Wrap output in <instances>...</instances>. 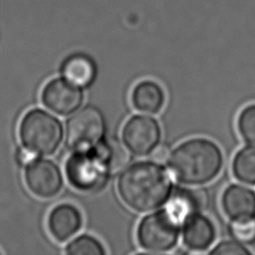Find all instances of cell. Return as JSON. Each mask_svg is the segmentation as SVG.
Wrapping results in <instances>:
<instances>
[{"mask_svg": "<svg viewBox=\"0 0 255 255\" xmlns=\"http://www.w3.org/2000/svg\"><path fill=\"white\" fill-rule=\"evenodd\" d=\"M203 205L201 190L179 187L171 192L165 202V208L182 224L198 213Z\"/></svg>", "mask_w": 255, "mask_h": 255, "instance_id": "cell-14", "label": "cell"}, {"mask_svg": "<svg viewBox=\"0 0 255 255\" xmlns=\"http://www.w3.org/2000/svg\"><path fill=\"white\" fill-rule=\"evenodd\" d=\"M237 128L241 137L248 143H255V104L247 106L239 114Z\"/></svg>", "mask_w": 255, "mask_h": 255, "instance_id": "cell-18", "label": "cell"}, {"mask_svg": "<svg viewBox=\"0 0 255 255\" xmlns=\"http://www.w3.org/2000/svg\"><path fill=\"white\" fill-rule=\"evenodd\" d=\"M84 101L82 88L64 78H55L48 82L42 91V102L52 112L68 116L75 113Z\"/></svg>", "mask_w": 255, "mask_h": 255, "instance_id": "cell-9", "label": "cell"}, {"mask_svg": "<svg viewBox=\"0 0 255 255\" xmlns=\"http://www.w3.org/2000/svg\"><path fill=\"white\" fill-rule=\"evenodd\" d=\"M118 192L128 207L147 212L166 202L172 192V181L159 162L142 160L123 169L118 179Z\"/></svg>", "mask_w": 255, "mask_h": 255, "instance_id": "cell-1", "label": "cell"}, {"mask_svg": "<svg viewBox=\"0 0 255 255\" xmlns=\"http://www.w3.org/2000/svg\"><path fill=\"white\" fill-rule=\"evenodd\" d=\"M34 158H36V155L29 151L27 148L21 145V147L16 152V159L17 162L23 166H26L29 162H31Z\"/></svg>", "mask_w": 255, "mask_h": 255, "instance_id": "cell-22", "label": "cell"}, {"mask_svg": "<svg viewBox=\"0 0 255 255\" xmlns=\"http://www.w3.org/2000/svg\"><path fill=\"white\" fill-rule=\"evenodd\" d=\"M113 174L108 140L90 148L74 150L66 162L69 183L82 192L102 190Z\"/></svg>", "mask_w": 255, "mask_h": 255, "instance_id": "cell-3", "label": "cell"}, {"mask_svg": "<svg viewBox=\"0 0 255 255\" xmlns=\"http://www.w3.org/2000/svg\"><path fill=\"white\" fill-rule=\"evenodd\" d=\"M105 117L95 106L80 109L66 124V143L73 150L95 146L105 139Z\"/></svg>", "mask_w": 255, "mask_h": 255, "instance_id": "cell-6", "label": "cell"}, {"mask_svg": "<svg viewBox=\"0 0 255 255\" xmlns=\"http://www.w3.org/2000/svg\"><path fill=\"white\" fill-rule=\"evenodd\" d=\"M183 224L164 207L144 216L137 227V241L148 252L161 253L172 249Z\"/></svg>", "mask_w": 255, "mask_h": 255, "instance_id": "cell-5", "label": "cell"}, {"mask_svg": "<svg viewBox=\"0 0 255 255\" xmlns=\"http://www.w3.org/2000/svg\"><path fill=\"white\" fill-rule=\"evenodd\" d=\"M65 252L69 255H104L106 253L102 243L89 234L74 238L66 246Z\"/></svg>", "mask_w": 255, "mask_h": 255, "instance_id": "cell-17", "label": "cell"}, {"mask_svg": "<svg viewBox=\"0 0 255 255\" xmlns=\"http://www.w3.org/2000/svg\"><path fill=\"white\" fill-rule=\"evenodd\" d=\"M221 204L231 220L255 217V192L244 185L227 186L223 191Z\"/></svg>", "mask_w": 255, "mask_h": 255, "instance_id": "cell-11", "label": "cell"}, {"mask_svg": "<svg viewBox=\"0 0 255 255\" xmlns=\"http://www.w3.org/2000/svg\"><path fill=\"white\" fill-rule=\"evenodd\" d=\"M230 232L233 238L241 243H252L255 241V217L232 220Z\"/></svg>", "mask_w": 255, "mask_h": 255, "instance_id": "cell-19", "label": "cell"}, {"mask_svg": "<svg viewBox=\"0 0 255 255\" xmlns=\"http://www.w3.org/2000/svg\"><path fill=\"white\" fill-rule=\"evenodd\" d=\"M234 176L241 182L255 185V146L242 147L235 154L232 162Z\"/></svg>", "mask_w": 255, "mask_h": 255, "instance_id": "cell-16", "label": "cell"}, {"mask_svg": "<svg viewBox=\"0 0 255 255\" xmlns=\"http://www.w3.org/2000/svg\"><path fill=\"white\" fill-rule=\"evenodd\" d=\"M223 155L212 140L195 137L187 139L170 151L167 165L176 180L188 185L204 184L221 170Z\"/></svg>", "mask_w": 255, "mask_h": 255, "instance_id": "cell-2", "label": "cell"}, {"mask_svg": "<svg viewBox=\"0 0 255 255\" xmlns=\"http://www.w3.org/2000/svg\"><path fill=\"white\" fill-rule=\"evenodd\" d=\"M158 122L149 116L136 115L125 124L122 136L127 148L133 154L144 156L152 152L160 140Z\"/></svg>", "mask_w": 255, "mask_h": 255, "instance_id": "cell-7", "label": "cell"}, {"mask_svg": "<svg viewBox=\"0 0 255 255\" xmlns=\"http://www.w3.org/2000/svg\"><path fill=\"white\" fill-rule=\"evenodd\" d=\"M64 79L82 89L91 86L97 77L95 61L88 55L77 53L68 57L61 66Z\"/></svg>", "mask_w": 255, "mask_h": 255, "instance_id": "cell-13", "label": "cell"}, {"mask_svg": "<svg viewBox=\"0 0 255 255\" xmlns=\"http://www.w3.org/2000/svg\"><path fill=\"white\" fill-rule=\"evenodd\" d=\"M24 179L29 190L38 197L51 198L63 187L59 166L46 158H34L25 166Z\"/></svg>", "mask_w": 255, "mask_h": 255, "instance_id": "cell-8", "label": "cell"}, {"mask_svg": "<svg viewBox=\"0 0 255 255\" xmlns=\"http://www.w3.org/2000/svg\"><path fill=\"white\" fill-rule=\"evenodd\" d=\"M215 237L214 224L208 217L200 213H195L183 224V244L192 251L206 250L212 245Z\"/></svg>", "mask_w": 255, "mask_h": 255, "instance_id": "cell-12", "label": "cell"}, {"mask_svg": "<svg viewBox=\"0 0 255 255\" xmlns=\"http://www.w3.org/2000/svg\"><path fill=\"white\" fill-rule=\"evenodd\" d=\"M131 103L139 112L156 114L163 107L164 92L162 88L153 81H141L131 92Z\"/></svg>", "mask_w": 255, "mask_h": 255, "instance_id": "cell-15", "label": "cell"}, {"mask_svg": "<svg viewBox=\"0 0 255 255\" xmlns=\"http://www.w3.org/2000/svg\"><path fill=\"white\" fill-rule=\"evenodd\" d=\"M111 166L113 174L121 171L129 161V154L126 147L118 139H109L108 140Z\"/></svg>", "mask_w": 255, "mask_h": 255, "instance_id": "cell-20", "label": "cell"}, {"mask_svg": "<svg viewBox=\"0 0 255 255\" xmlns=\"http://www.w3.org/2000/svg\"><path fill=\"white\" fill-rule=\"evenodd\" d=\"M209 253L213 255H247L251 252L241 242L234 239L218 243Z\"/></svg>", "mask_w": 255, "mask_h": 255, "instance_id": "cell-21", "label": "cell"}, {"mask_svg": "<svg viewBox=\"0 0 255 255\" xmlns=\"http://www.w3.org/2000/svg\"><path fill=\"white\" fill-rule=\"evenodd\" d=\"M61 122L41 109L26 113L19 125L22 146L35 155H50L60 146L63 139Z\"/></svg>", "mask_w": 255, "mask_h": 255, "instance_id": "cell-4", "label": "cell"}, {"mask_svg": "<svg viewBox=\"0 0 255 255\" xmlns=\"http://www.w3.org/2000/svg\"><path fill=\"white\" fill-rule=\"evenodd\" d=\"M151 153H152V157L154 158V160L157 162H160L163 160H167L170 151H169V148L167 147V145H165V144L158 145L157 144Z\"/></svg>", "mask_w": 255, "mask_h": 255, "instance_id": "cell-23", "label": "cell"}, {"mask_svg": "<svg viewBox=\"0 0 255 255\" xmlns=\"http://www.w3.org/2000/svg\"><path fill=\"white\" fill-rule=\"evenodd\" d=\"M83 217L80 210L69 203L55 206L48 216V228L53 238L65 242L73 237L82 227Z\"/></svg>", "mask_w": 255, "mask_h": 255, "instance_id": "cell-10", "label": "cell"}]
</instances>
